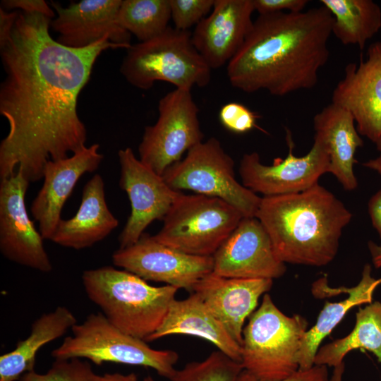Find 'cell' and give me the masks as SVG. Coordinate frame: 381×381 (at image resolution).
Returning <instances> with one entry per match:
<instances>
[{"mask_svg":"<svg viewBox=\"0 0 381 381\" xmlns=\"http://www.w3.org/2000/svg\"><path fill=\"white\" fill-rule=\"evenodd\" d=\"M99 381H138L135 373L122 375L120 373H106L100 376Z\"/></svg>","mask_w":381,"mask_h":381,"instance_id":"obj_37","label":"cell"},{"mask_svg":"<svg viewBox=\"0 0 381 381\" xmlns=\"http://www.w3.org/2000/svg\"><path fill=\"white\" fill-rule=\"evenodd\" d=\"M255 11L259 15L279 12H301L308 4L307 0H252Z\"/></svg>","mask_w":381,"mask_h":381,"instance_id":"obj_33","label":"cell"},{"mask_svg":"<svg viewBox=\"0 0 381 381\" xmlns=\"http://www.w3.org/2000/svg\"><path fill=\"white\" fill-rule=\"evenodd\" d=\"M174 28L188 30L208 16L214 0H169Z\"/></svg>","mask_w":381,"mask_h":381,"instance_id":"obj_31","label":"cell"},{"mask_svg":"<svg viewBox=\"0 0 381 381\" xmlns=\"http://www.w3.org/2000/svg\"><path fill=\"white\" fill-rule=\"evenodd\" d=\"M252 0H214L210 14L192 32V42L211 69L228 64L250 32Z\"/></svg>","mask_w":381,"mask_h":381,"instance_id":"obj_19","label":"cell"},{"mask_svg":"<svg viewBox=\"0 0 381 381\" xmlns=\"http://www.w3.org/2000/svg\"><path fill=\"white\" fill-rule=\"evenodd\" d=\"M243 370L236 362L220 351L211 353L202 361L187 363L176 370L170 381H236Z\"/></svg>","mask_w":381,"mask_h":381,"instance_id":"obj_29","label":"cell"},{"mask_svg":"<svg viewBox=\"0 0 381 381\" xmlns=\"http://www.w3.org/2000/svg\"><path fill=\"white\" fill-rule=\"evenodd\" d=\"M171 334H186L209 341L219 351L241 363V347L210 312L199 296L194 293L183 300L176 298L158 329L146 341Z\"/></svg>","mask_w":381,"mask_h":381,"instance_id":"obj_23","label":"cell"},{"mask_svg":"<svg viewBox=\"0 0 381 381\" xmlns=\"http://www.w3.org/2000/svg\"><path fill=\"white\" fill-rule=\"evenodd\" d=\"M377 150L379 151V156L373 159L368 160L363 164L367 168L376 171L381 175V138L375 143Z\"/></svg>","mask_w":381,"mask_h":381,"instance_id":"obj_39","label":"cell"},{"mask_svg":"<svg viewBox=\"0 0 381 381\" xmlns=\"http://www.w3.org/2000/svg\"><path fill=\"white\" fill-rule=\"evenodd\" d=\"M119 226L107 204L104 183L95 174L85 185L76 214L59 222L51 241L63 247L80 250L107 237Z\"/></svg>","mask_w":381,"mask_h":381,"instance_id":"obj_21","label":"cell"},{"mask_svg":"<svg viewBox=\"0 0 381 381\" xmlns=\"http://www.w3.org/2000/svg\"><path fill=\"white\" fill-rule=\"evenodd\" d=\"M114 265L144 280L193 291L195 284L213 271L212 256L188 255L162 244L144 233L134 244L112 255Z\"/></svg>","mask_w":381,"mask_h":381,"instance_id":"obj_12","label":"cell"},{"mask_svg":"<svg viewBox=\"0 0 381 381\" xmlns=\"http://www.w3.org/2000/svg\"><path fill=\"white\" fill-rule=\"evenodd\" d=\"M236 381H262L243 370ZM279 381H329L327 368L314 365L308 370H298L289 377Z\"/></svg>","mask_w":381,"mask_h":381,"instance_id":"obj_34","label":"cell"},{"mask_svg":"<svg viewBox=\"0 0 381 381\" xmlns=\"http://www.w3.org/2000/svg\"><path fill=\"white\" fill-rule=\"evenodd\" d=\"M212 257V272L224 277L274 279L286 270L256 217H243Z\"/></svg>","mask_w":381,"mask_h":381,"instance_id":"obj_15","label":"cell"},{"mask_svg":"<svg viewBox=\"0 0 381 381\" xmlns=\"http://www.w3.org/2000/svg\"><path fill=\"white\" fill-rule=\"evenodd\" d=\"M1 5L6 11L16 9L26 13L42 14L51 19L56 17L54 10L44 0H4Z\"/></svg>","mask_w":381,"mask_h":381,"instance_id":"obj_35","label":"cell"},{"mask_svg":"<svg viewBox=\"0 0 381 381\" xmlns=\"http://www.w3.org/2000/svg\"><path fill=\"white\" fill-rule=\"evenodd\" d=\"M212 69L192 42V32L169 27L159 35L127 49L120 72L131 85L149 90L164 81L177 89L203 87L211 79Z\"/></svg>","mask_w":381,"mask_h":381,"instance_id":"obj_6","label":"cell"},{"mask_svg":"<svg viewBox=\"0 0 381 381\" xmlns=\"http://www.w3.org/2000/svg\"><path fill=\"white\" fill-rule=\"evenodd\" d=\"M367 56L346 66L332 102L349 111L358 133L375 143L381 138V41L369 46Z\"/></svg>","mask_w":381,"mask_h":381,"instance_id":"obj_16","label":"cell"},{"mask_svg":"<svg viewBox=\"0 0 381 381\" xmlns=\"http://www.w3.org/2000/svg\"><path fill=\"white\" fill-rule=\"evenodd\" d=\"M170 19L169 0H122L118 15L119 24L140 42L164 32Z\"/></svg>","mask_w":381,"mask_h":381,"instance_id":"obj_28","label":"cell"},{"mask_svg":"<svg viewBox=\"0 0 381 381\" xmlns=\"http://www.w3.org/2000/svg\"><path fill=\"white\" fill-rule=\"evenodd\" d=\"M99 145L86 146L71 156L49 161L44 170V182L33 200L30 211L39 224L44 239H52L59 222L61 210L80 178L96 171L104 159Z\"/></svg>","mask_w":381,"mask_h":381,"instance_id":"obj_18","label":"cell"},{"mask_svg":"<svg viewBox=\"0 0 381 381\" xmlns=\"http://www.w3.org/2000/svg\"><path fill=\"white\" fill-rule=\"evenodd\" d=\"M344 362L334 368L333 373L329 381H342V377L344 373Z\"/></svg>","mask_w":381,"mask_h":381,"instance_id":"obj_40","label":"cell"},{"mask_svg":"<svg viewBox=\"0 0 381 381\" xmlns=\"http://www.w3.org/2000/svg\"><path fill=\"white\" fill-rule=\"evenodd\" d=\"M368 212L372 224L381 238V190L370 199Z\"/></svg>","mask_w":381,"mask_h":381,"instance_id":"obj_36","label":"cell"},{"mask_svg":"<svg viewBox=\"0 0 381 381\" xmlns=\"http://www.w3.org/2000/svg\"><path fill=\"white\" fill-rule=\"evenodd\" d=\"M82 282L89 299L112 325L145 341L162 325L179 289L151 286L111 266L84 271Z\"/></svg>","mask_w":381,"mask_h":381,"instance_id":"obj_4","label":"cell"},{"mask_svg":"<svg viewBox=\"0 0 381 381\" xmlns=\"http://www.w3.org/2000/svg\"><path fill=\"white\" fill-rule=\"evenodd\" d=\"M122 0H83L63 7L56 2L51 6L56 13L51 27L59 34L60 44L81 49L108 39L128 49L131 35L119 23Z\"/></svg>","mask_w":381,"mask_h":381,"instance_id":"obj_17","label":"cell"},{"mask_svg":"<svg viewBox=\"0 0 381 381\" xmlns=\"http://www.w3.org/2000/svg\"><path fill=\"white\" fill-rule=\"evenodd\" d=\"M87 361L80 358L56 359L45 374H38L35 370L24 373L18 381H99Z\"/></svg>","mask_w":381,"mask_h":381,"instance_id":"obj_30","label":"cell"},{"mask_svg":"<svg viewBox=\"0 0 381 381\" xmlns=\"http://www.w3.org/2000/svg\"><path fill=\"white\" fill-rule=\"evenodd\" d=\"M363 349L373 353L381 363V303L372 302L356 313L353 330L346 337L319 348L314 365L336 367L346 355Z\"/></svg>","mask_w":381,"mask_h":381,"instance_id":"obj_26","label":"cell"},{"mask_svg":"<svg viewBox=\"0 0 381 381\" xmlns=\"http://www.w3.org/2000/svg\"><path fill=\"white\" fill-rule=\"evenodd\" d=\"M381 284V278L371 276V267L366 264L357 285L351 288L341 287L340 291L348 297L339 302L327 301L320 312L315 324L306 332L299 355V370H308L314 365V359L323 339L342 320L353 307L373 302L375 289Z\"/></svg>","mask_w":381,"mask_h":381,"instance_id":"obj_25","label":"cell"},{"mask_svg":"<svg viewBox=\"0 0 381 381\" xmlns=\"http://www.w3.org/2000/svg\"><path fill=\"white\" fill-rule=\"evenodd\" d=\"M119 186L126 192L131 212L119 236V248L136 243L155 220L162 219L181 191L171 188L143 164L130 147L119 150Z\"/></svg>","mask_w":381,"mask_h":381,"instance_id":"obj_13","label":"cell"},{"mask_svg":"<svg viewBox=\"0 0 381 381\" xmlns=\"http://www.w3.org/2000/svg\"><path fill=\"white\" fill-rule=\"evenodd\" d=\"M333 21L323 6L259 15L227 64L229 83L246 93L265 90L278 97L313 88L329 57Z\"/></svg>","mask_w":381,"mask_h":381,"instance_id":"obj_2","label":"cell"},{"mask_svg":"<svg viewBox=\"0 0 381 381\" xmlns=\"http://www.w3.org/2000/svg\"><path fill=\"white\" fill-rule=\"evenodd\" d=\"M143 381H155L151 376H147L143 379Z\"/></svg>","mask_w":381,"mask_h":381,"instance_id":"obj_41","label":"cell"},{"mask_svg":"<svg viewBox=\"0 0 381 381\" xmlns=\"http://www.w3.org/2000/svg\"><path fill=\"white\" fill-rule=\"evenodd\" d=\"M258 118L255 112L238 102L225 104L219 112L222 125L235 133H244L257 127Z\"/></svg>","mask_w":381,"mask_h":381,"instance_id":"obj_32","label":"cell"},{"mask_svg":"<svg viewBox=\"0 0 381 381\" xmlns=\"http://www.w3.org/2000/svg\"><path fill=\"white\" fill-rule=\"evenodd\" d=\"M30 182L17 170L0 183V250L8 260L42 272L52 270L40 232L25 205Z\"/></svg>","mask_w":381,"mask_h":381,"instance_id":"obj_14","label":"cell"},{"mask_svg":"<svg viewBox=\"0 0 381 381\" xmlns=\"http://www.w3.org/2000/svg\"><path fill=\"white\" fill-rule=\"evenodd\" d=\"M75 324L76 318L64 306L42 314L32 324L29 336L19 341L13 351L0 356V381H15L24 373L34 370L38 351L62 337Z\"/></svg>","mask_w":381,"mask_h":381,"instance_id":"obj_24","label":"cell"},{"mask_svg":"<svg viewBox=\"0 0 381 381\" xmlns=\"http://www.w3.org/2000/svg\"><path fill=\"white\" fill-rule=\"evenodd\" d=\"M286 140L287 156L274 159L272 165L263 164L255 152L243 155L238 172L246 188L263 197L296 193L313 186L322 174L329 173V157L320 139L314 136L311 149L302 157L294 154V144L288 129Z\"/></svg>","mask_w":381,"mask_h":381,"instance_id":"obj_11","label":"cell"},{"mask_svg":"<svg viewBox=\"0 0 381 381\" xmlns=\"http://www.w3.org/2000/svg\"><path fill=\"white\" fill-rule=\"evenodd\" d=\"M368 246L374 266L376 268L381 267V246H378L373 241H369Z\"/></svg>","mask_w":381,"mask_h":381,"instance_id":"obj_38","label":"cell"},{"mask_svg":"<svg viewBox=\"0 0 381 381\" xmlns=\"http://www.w3.org/2000/svg\"><path fill=\"white\" fill-rule=\"evenodd\" d=\"M351 213L318 183L302 192L262 197L255 217L284 263L322 267L337 254Z\"/></svg>","mask_w":381,"mask_h":381,"instance_id":"obj_3","label":"cell"},{"mask_svg":"<svg viewBox=\"0 0 381 381\" xmlns=\"http://www.w3.org/2000/svg\"><path fill=\"white\" fill-rule=\"evenodd\" d=\"M71 331L73 335L52 351L55 359L85 358L96 365L111 362L151 368L169 380L176 372V351L151 348L145 340L115 327L101 312L90 314Z\"/></svg>","mask_w":381,"mask_h":381,"instance_id":"obj_7","label":"cell"},{"mask_svg":"<svg viewBox=\"0 0 381 381\" xmlns=\"http://www.w3.org/2000/svg\"><path fill=\"white\" fill-rule=\"evenodd\" d=\"M162 177L176 190H190L222 199L243 217H255L262 199L236 180L233 159L214 137L190 148Z\"/></svg>","mask_w":381,"mask_h":381,"instance_id":"obj_9","label":"cell"},{"mask_svg":"<svg viewBox=\"0 0 381 381\" xmlns=\"http://www.w3.org/2000/svg\"><path fill=\"white\" fill-rule=\"evenodd\" d=\"M52 20L0 8V56L6 73L0 114L8 123L0 143L1 179L20 170L35 182L49 161L87 146V130L77 109L79 94L101 53L124 48L107 38L85 48L66 47L51 36Z\"/></svg>","mask_w":381,"mask_h":381,"instance_id":"obj_1","label":"cell"},{"mask_svg":"<svg viewBox=\"0 0 381 381\" xmlns=\"http://www.w3.org/2000/svg\"><path fill=\"white\" fill-rule=\"evenodd\" d=\"M243 218L237 209L222 199L182 193L153 237L188 255L212 256Z\"/></svg>","mask_w":381,"mask_h":381,"instance_id":"obj_8","label":"cell"},{"mask_svg":"<svg viewBox=\"0 0 381 381\" xmlns=\"http://www.w3.org/2000/svg\"><path fill=\"white\" fill-rule=\"evenodd\" d=\"M308 323L300 315L288 316L265 294L243 330V370L262 381L286 379L299 370V355Z\"/></svg>","mask_w":381,"mask_h":381,"instance_id":"obj_5","label":"cell"},{"mask_svg":"<svg viewBox=\"0 0 381 381\" xmlns=\"http://www.w3.org/2000/svg\"><path fill=\"white\" fill-rule=\"evenodd\" d=\"M334 18L332 34L344 45L365 43L381 28V8L372 0H321Z\"/></svg>","mask_w":381,"mask_h":381,"instance_id":"obj_27","label":"cell"},{"mask_svg":"<svg viewBox=\"0 0 381 381\" xmlns=\"http://www.w3.org/2000/svg\"><path fill=\"white\" fill-rule=\"evenodd\" d=\"M158 112L156 123L145 128L138 153L143 164L162 176L186 151L202 142L204 135L190 90L175 88L166 94Z\"/></svg>","mask_w":381,"mask_h":381,"instance_id":"obj_10","label":"cell"},{"mask_svg":"<svg viewBox=\"0 0 381 381\" xmlns=\"http://www.w3.org/2000/svg\"><path fill=\"white\" fill-rule=\"evenodd\" d=\"M272 284L271 279L228 278L211 272L195 284L193 292L241 346L244 322Z\"/></svg>","mask_w":381,"mask_h":381,"instance_id":"obj_20","label":"cell"},{"mask_svg":"<svg viewBox=\"0 0 381 381\" xmlns=\"http://www.w3.org/2000/svg\"><path fill=\"white\" fill-rule=\"evenodd\" d=\"M315 137L324 144L329 157V173L346 190L358 186L353 165L356 150L363 141L355 126L352 114L331 102L313 117Z\"/></svg>","mask_w":381,"mask_h":381,"instance_id":"obj_22","label":"cell"}]
</instances>
